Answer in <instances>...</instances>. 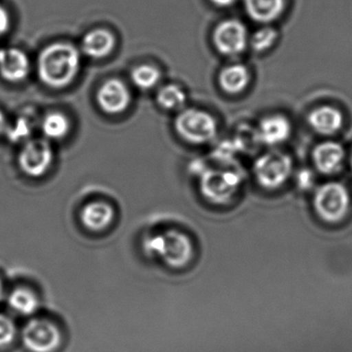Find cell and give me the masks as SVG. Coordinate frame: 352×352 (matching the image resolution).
Returning a JSON list of instances; mask_svg holds the SVG:
<instances>
[{"label":"cell","mask_w":352,"mask_h":352,"mask_svg":"<svg viewBox=\"0 0 352 352\" xmlns=\"http://www.w3.org/2000/svg\"><path fill=\"white\" fill-rule=\"evenodd\" d=\"M81 67V55L73 45L56 43L43 49L36 69L41 81L51 88H65L77 77Z\"/></svg>","instance_id":"6da1fadb"},{"label":"cell","mask_w":352,"mask_h":352,"mask_svg":"<svg viewBox=\"0 0 352 352\" xmlns=\"http://www.w3.org/2000/svg\"><path fill=\"white\" fill-rule=\"evenodd\" d=\"M144 249L149 255L162 258L168 267H185L193 256V245L187 234L179 230H168L150 236L144 241Z\"/></svg>","instance_id":"7a4b0ae2"},{"label":"cell","mask_w":352,"mask_h":352,"mask_svg":"<svg viewBox=\"0 0 352 352\" xmlns=\"http://www.w3.org/2000/svg\"><path fill=\"white\" fill-rule=\"evenodd\" d=\"M174 125L176 133L191 145H206L217 137V121L213 115L199 109H183L177 113Z\"/></svg>","instance_id":"3957f363"},{"label":"cell","mask_w":352,"mask_h":352,"mask_svg":"<svg viewBox=\"0 0 352 352\" xmlns=\"http://www.w3.org/2000/svg\"><path fill=\"white\" fill-rule=\"evenodd\" d=\"M252 173L256 182L263 188H280L292 176L294 162L285 152L271 150L255 160Z\"/></svg>","instance_id":"277c9868"},{"label":"cell","mask_w":352,"mask_h":352,"mask_svg":"<svg viewBox=\"0 0 352 352\" xmlns=\"http://www.w3.org/2000/svg\"><path fill=\"white\" fill-rule=\"evenodd\" d=\"M199 190L208 201L217 205L230 201L242 186L240 173L232 168H208L199 177Z\"/></svg>","instance_id":"5b68a950"},{"label":"cell","mask_w":352,"mask_h":352,"mask_svg":"<svg viewBox=\"0 0 352 352\" xmlns=\"http://www.w3.org/2000/svg\"><path fill=\"white\" fill-rule=\"evenodd\" d=\"M317 215L329 223L341 221L347 215L350 207L349 191L345 185L336 181L317 187L313 199Z\"/></svg>","instance_id":"8992f818"},{"label":"cell","mask_w":352,"mask_h":352,"mask_svg":"<svg viewBox=\"0 0 352 352\" xmlns=\"http://www.w3.org/2000/svg\"><path fill=\"white\" fill-rule=\"evenodd\" d=\"M249 38L250 34L246 25L238 19L220 22L212 36L216 51L230 58L240 56L249 48Z\"/></svg>","instance_id":"52a82bcc"},{"label":"cell","mask_w":352,"mask_h":352,"mask_svg":"<svg viewBox=\"0 0 352 352\" xmlns=\"http://www.w3.org/2000/svg\"><path fill=\"white\" fill-rule=\"evenodd\" d=\"M22 340L32 352H53L60 345L61 335L56 325L50 321L34 318L24 327Z\"/></svg>","instance_id":"ba28073f"},{"label":"cell","mask_w":352,"mask_h":352,"mask_svg":"<svg viewBox=\"0 0 352 352\" xmlns=\"http://www.w3.org/2000/svg\"><path fill=\"white\" fill-rule=\"evenodd\" d=\"M53 162V150L46 140H32L24 144L18 164L26 176L38 178L48 172Z\"/></svg>","instance_id":"9c48e42d"},{"label":"cell","mask_w":352,"mask_h":352,"mask_svg":"<svg viewBox=\"0 0 352 352\" xmlns=\"http://www.w3.org/2000/svg\"><path fill=\"white\" fill-rule=\"evenodd\" d=\"M98 106L107 114H120L127 110L131 102L129 87L118 79H110L98 91Z\"/></svg>","instance_id":"30bf717a"},{"label":"cell","mask_w":352,"mask_h":352,"mask_svg":"<svg viewBox=\"0 0 352 352\" xmlns=\"http://www.w3.org/2000/svg\"><path fill=\"white\" fill-rule=\"evenodd\" d=\"M292 131V122L287 117L281 114L269 115L259 121L255 137L261 145L275 148L285 143Z\"/></svg>","instance_id":"8fae6325"},{"label":"cell","mask_w":352,"mask_h":352,"mask_svg":"<svg viewBox=\"0 0 352 352\" xmlns=\"http://www.w3.org/2000/svg\"><path fill=\"white\" fill-rule=\"evenodd\" d=\"M343 146L335 141H324L315 146L312 152L315 170L325 176H331L341 170L345 162Z\"/></svg>","instance_id":"7c38bea8"},{"label":"cell","mask_w":352,"mask_h":352,"mask_svg":"<svg viewBox=\"0 0 352 352\" xmlns=\"http://www.w3.org/2000/svg\"><path fill=\"white\" fill-rule=\"evenodd\" d=\"M30 61L19 49H0V76L6 81L18 83L30 75Z\"/></svg>","instance_id":"4fadbf2b"},{"label":"cell","mask_w":352,"mask_h":352,"mask_svg":"<svg viewBox=\"0 0 352 352\" xmlns=\"http://www.w3.org/2000/svg\"><path fill=\"white\" fill-rule=\"evenodd\" d=\"M344 117L339 109L329 104L317 107L308 115V124L314 133L331 137L343 126Z\"/></svg>","instance_id":"5bb4252c"},{"label":"cell","mask_w":352,"mask_h":352,"mask_svg":"<svg viewBox=\"0 0 352 352\" xmlns=\"http://www.w3.org/2000/svg\"><path fill=\"white\" fill-rule=\"evenodd\" d=\"M250 81V71L243 63H232L223 67L218 75L220 88L230 96H238L244 92Z\"/></svg>","instance_id":"9a60e30c"},{"label":"cell","mask_w":352,"mask_h":352,"mask_svg":"<svg viewBox=\"0 0 352 352\" xmlns=\"http://www.w3.org/2000/svg\"><path fill=\"white\" fill-rule=\"evenodd\" d=\"M115 45L116 38L112 32L98 28L85 34L82 41V51L90 58L102 59L113 52Z\"/></svg>","instance_id":"2e32d148"},{"label":"cell","mask_w":352,"mask_h":352,"mask_svg":"<svg viewBox=\"0 0 352 352\" xmlns=\"http://www.w3.org/2000/svg\"><path fill=\"white\" fill-rule=\"evenodd\" d=\"M243 3L249 18L263 25L276 21L285 8V0H243Z\"/></svg>","instance_id":"e0dca14e"},{"label":"cell","mask_w":352,"mask_h":352,"mask_svg":"<svg viewBox=\"0 0 352 352\" xmlns=\"http://www.w3.org/2000/svg\"><path fill=\"white\" fill-rule=\"evenodd\" d=\"M114 219V210L109 204L104 201H92L87 204L82 210V223L88 230H102L110 226Z\"/></svg>","instance_id":"ac0fdd59"},{"label":"cell","mask_w":352,"mask_h":352,"mask_svg":"<svg viewBox=\"0 0 352 352\" xmlns=\"http://www.w3.org/2000/svg\"><path fill=\"white\" fill-rule=\"evenodd\" d=\"M156 102L164 110L178 113L186 108L187 94L178 84H166L158 89Z\"/></svg>","instance_id":"d6986e66"},{"label":"cell","mask_w":352,"mask_h":352,"mask_svg":"<svg viewBox=\"0 0 352 352\" xmlns=\"http://www.w3.org/2000/svg\"><path fill=\"white\" fill-rule=\"evenodd\" d=\"M131 81L133 85L143 91L154 89L162 81V72L151 65H141L131 72Z\"/></svg>","instance_id":"ffe728a7"},{"label":"cell","mask_w":352,"mask_h":352,"mask_svg":"<svg viewBox=\"0 0 352 352\" xmlns=\"http://www.w3.org/2000/svg\"><path fill=\"white\" fill-rule=\"evenodd\" d=\"M43 133L48 140H61L69 133V119L61 113L53 112L47 114L42 120Z\"/></svg>","instance_id":"44dd1931"},{"label":"cell","mask_w":352,"mask_h":352,"mask_svg":"<svg viewBox=\"0 0 352 352\" xmlns=\"http://www.w3.org/2000/svg\"><path fill=\"white\" fill-rule=\"evenodd\" d=\"M9 305L19 314L30 316L38 310V300L34 292L30 290L17 288L10 294Z\"/></svg>","instance_id":"7402d4cb"},{"label":"cell","mask_w":352,"mask_h":352,"mask_svg":"<svg viewBox=\"0 0 352 352\" xmlns=\"http://www.w3.org/2000/svg\"><path fill=\"white\" fill-rule=\"evenodd\" d=\"M279 38V32L276 28L269 25H263V28L255 30L250 34L249 38V48L255 53L263 54L271 50Z\"/></svg>","instance_id":"603a6c76"},{"label":"cell","mask_w":352,"mask_h":352,"mask_svg":"<svg viewBox=\"0 0 352 352\" xmlns=\"http://www.w3.org/2000/svg\"><path fill=\"white\" fill-rule=\"evenodd\" d=\"M15 323L10 317L0 314V347L10 345L16 337Z\"/></svg>","instance_id":"cb8c5ba5"},{"label":"cell","mask_w":352,"mask_h":352,"mask_svg":"<svg viewBox=\"0 0 352 352\" xmlns=\"http://www.w3.org/2000/svg\"><path fill=\"white\" fill-rule=\"evenodd\" d=\"M6 131H7L8 138L11 141L17 143V142L23 141L26 138L30 137L32 127L26 119L21 118L18 119L17 122L13 126L7 127Z\"/></svg>","instance_id":"d4e9b609"},{"label":"cell","mask_w":352,"mask_h":352,"mask_svg":"<svg viewBox=\"0 0 352 352\" xmlns=\"http://www.w3.org/2000/svg\"><path fill=\"white\" fill-rule=\"evenodd\" d=\"M294 180H296L298 188L302 191L310 190V189L315 186V183H316L315 173L310 170V168H300L296 173Z\"/></svg>","instance_id":"484cf974"},{"label":"cell","mask_w":352,"mask_h":352,"mask_svg":"<svg viewBox=\"0 0 352 352\" xmlns=\"http://www.w3.org/2000/svg\"><path fill=\"white\" fill-rule=\"evenodd\" d=\"M10 28V16L7 10L0 5V38L7 34Z\"/></svg>","instance_id":"4316f807"},{"label":"cell","mask_w":352,"mask_h":352,"mask_svg":"<svg viewBox=\"0 0 352 352\" xmlns=\"http://www.w3.org/2000/svg\"><path fill=\"white\" fill-rule=\"evenodd\" d=\"M210 1L218 8L232 7L236 3V0H210Z\"/></svg>","instance_id":"83f0119b"},{"label":"cell","mask_w":352,"mask_h":352,"mask_svg":"<svg viewBox=\"0 0 352 352\" xmlns=\"http://www.w3.org/2000/svg\"><path fill=\"white\" fill-rule=\"evenodd\" d=\"M7 120H6L5 115L0 112V135L5 133L7 129Z\"/></svg>","instance_id":"f1b7e54d"},{"label":"cell","mask_w":352,"mask_h":352,"mask_svg":"<svg viewBox=\"0 0 352 352\" xmlns=\"http://www.w3.org/2000/svg\"><path fill=\"white\" fill-rule=\"evenodd\" d=\"M3 296H5V290H3V283L0 281V302L3 300Z\"/></svg>","instance_id":"f546056e"},{"label":"cell","mask_w":352,"mask_h":352,"mask_svg":"<svg viewBox=\"0 0 352 352\" xmlns=\"http://www.w3.org/2000/svg\"><path fill=\"white\" fill-rule=\"evenodd\" d=\"M350 168H351V170H352V151H351V154H350Z\"/></svg>","instance_id":"4dcf8cb0"}]
</instances>
